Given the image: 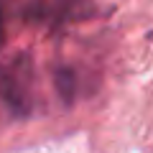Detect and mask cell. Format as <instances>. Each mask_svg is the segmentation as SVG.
Masks as SVG:
<instances>
[{
    "instance_id": "obj_3",
    "label": "cell",
    "mask_w": 153,
    "mask_h": 153,
    "mask_svg": "<svg viewBox=\"0 0 153 153\" xmlns=\"http://www.w3.org/2000/svg\"><path fill=\"white\" fill-rule=\"evenodd\" d=\"M3 38H5V26H3V8H0V46H3Z\"/></svg>"
},
{
    "instance_id": "obj_1",
    "label": "cell",
    "mask_w": 153,
    "mask_h": 153,
    "mask_svg": "<svg viewBox=\"0 0 153 153\" xmlns=\"http://www.w3.org/2000/svg\"><path fill=\"white\" fill-rule=\"evenodd\" d=\"M28 66H21V59L0 69V100L13 110V115H28L31 89H28Z\"/></svg>"
},
{
    "instance_id": "obj_2",
    "label": "cell",
    "mask_w": 153,
    "mask_h": 153,
    "mask_svg": "<svg viewBox=\"0 0 153 153\" xmlns=\"http://www.w3.org/2000/svg\"><path fill=\"white\" fill-rule=\"evenodd\" d=\"M56 87L59 94L64 97V102H71V94H74V76L69 69H59L56 71Z\"/></svg>"
}]
</instances>
